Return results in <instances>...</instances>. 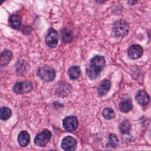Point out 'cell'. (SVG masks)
I'll return each mask as SVG.
<instances>
[{"instance_id": "8fae6325", "label": "cell", "mask_w": 151, "mask_h": 151, "mask_svg": "<svg viewBox=\"0 0 151 151\" xmlns=\"http://www.w3.org/2000/svg\"><path fill=\"white\" fill-rule=\"evenodd\" d=\"M111 87V83L109 80H104L100 84L97 91L98 94L100 97L106 95L110 90Z\"/></svg>"}, {"instance_id": "d6986e66", "label": "cell", "mask_w": 151, "mask_h": 151, "mask_svg": "<svg viewBox=\"0 0 151 151\" xmlns=\"http://www.w3.org/2000/svg\"><path fill=\"white\" fill-rule=\"evenodd\" d=\"M103 116L107 120H110L115 117V113L113 110L110 107L104 108L102 111Z\"/></svg>"}, {"instance_id": "44dd1931", "label": "cell", "mask_w": 151, "mask_h": 151, "mask_svg": "<svg viewBox=\"0 0 151 151\" xmlns=\"http://www.w3.org/2000/svg\"><path fill=\"white\" fill-rule=\"evenodd\" d=\"M86 73H87V76L91 79H95L99 75H100V73L95 71L94 70H92L91 68H90V67L87 68V70H86Z\"/></svg>"}, {"instance_id": "603a6c76", "label": "cell", "mask_w": 151, "mask_h": 151, "mask_svg": "<svg viewBox=\"0 0 151 151\" xmlns=\"http://www.w3.org/2000/svg\"><path fill=\"white\" fill-rule=\"evenodd\" d=\"M106 1H107V0H96V1L99 4H102V3Z\"/></svg>"}, {"instance_id": "7a4b0ae2", "label": "cell", "mask_w": 151, "mask_h": 151, "mask_svg": "<svg viewBox=\"0 0 151 151\" xmlns=\"http://www.w3.org/2000/svg\"><path fill=\"white\" fill-rule=\"evenodd\" d=\"M129 27L128 24L123 19L115 22L113 26V32L117 37H124L129 32Z\"/></svg>"}, {"instance_id": "ac0fdd59", "label": "cell", "mask_w": 151, "mask_h": 151, "mask_svg": "<svg viewBox=\"0 0 151 151\" xmlns=\"http://www.w3.org/2000/svg\"><path fill=\"white\" fill-rule=\"evenodd\" d=\"M130 127L131 126L130 122L128 120H125L120 123L119 126V130L122 134H127L129 132Z\"/></svg>"}, {"instance_id": "ffe728a7", "label": "cell", "mask_w": 151, "mask_h": 151, "mask_svg": "<svg viewBox=\"0 0 151 151\" xmlns=\"http://www.w3.org/2000/svg\"><path fill=\"white\" fill-rule=\"evenodd\" d=\"M118 142H119V140L117 136L114 134L111 133L109 136V142L107 144V146L116 147L118 145Z\"/></svg>"}, {"instance_id": "7402d4cb", "label": "cell", "mask_w": 151, "mask_h": 151, "mask_svg": "<svg viewBox=\"0 0 151 151\" xmlns=\"http://www.w3.org/2000/svg\"><path fill=\"white\" fill-rule=\"evenodd\" d=\"M126 1V2L130 5H133L134 4H136L137 2V0H125Z\"/></svg>"}, {"instance_id": "2e32d148", "label": "cell", "mask_w": 151, "mask_h": 151, "mask_svg": "<svg viewBox=\"0 0 151 151\" xmlns=\"http://www.w3.org/2000/svg\"><path fill=\"white\" fill-rule=\"evenodd\" d=\"M133 108L132 104L129 100H123L119 104V109L123 113L129 112Z\"/></svg>"}, {"instance_id": "7c38bea8", "label": "cell", "mask_w": 151, "mask_h": 151, "mask_svg": "<svg viewBox=\"0 0 151 151\" xmlns=\"http://www.w3.org/2000/svg\"><path fill=\"white\" fill-rule=\"evenodd\" d=\"M30 141V136L29 133L25 130L21 131L18 136V142L21 147L27 146Z\"/></svg>"}, {"instance_id": "4fadbf2b", "label": "cell", "mask_w": 151, "mask_h": 151, "mask_svg": "<svg viewBox=\"0 0 151 151\" xmlns=\"http://www.w3.org/2000/svg\"><path fill=\"white\" fill-rule=\"evenodd\" d=\"M12 57V52L10 50H4L0 54V64L2 66L6 65Z\"/></svg>"}, {"instance_id": "cb8c5ba5", "label": "cell", "mask_w": 151, "mask_h": 151, "mask_svg": "<svg viewBox=\"0 0 151 151\" xmlns=\"http://www.w3.org/2000/svg\"><path fill=\"white\" fill-rule=\"evenodd\" d=\"M4 1H5V0H0V5H1Z\"/></svg>"}, {"instance_id": "484cf974", "label": "cell", "mask_w": 151, "mask_h": 151, "mask_svg": "<svg viewBox=\"0 0 151 151\" xmlns=\"http://www.w3.org/2000/svg\"><path fill=\"white\" fill-rule=\"evenodd\" d=\"M143 151H144V150H143Z\"/></svg>"}, {"instance_id": "ba28073f", "label": "cell", "mask_w": 151, "mask_h": 151, "mask_svg": "<svg viewBox=\"0 0 151 151\" xmlns=\"http://www.w3.org/2000/svg\"><path fill=\"white\" fill-rule=\"evenodd\" d=\"M58 40L59 37L57 32L55 29L51 28L45 37V42L47 45L50 48H54L57 45Z\"/></svg>"}, {"instance_id": "8992f818", "label": "cell", "mask_w": 151, "mask_h": 151, "mask_svg": "<svg viewBox=\"0 0 151 151\" xmlns=\"http://www.w3.org/2000/svg\"><path fill=\"white\" fill-rule=\"evenodd\" d=\"M106 64V61L103 56L96 55L90 60V68L95 71L100 73L101 70L104 68Z\"/></svg>"}, {"instance_id": "277c9868", "label": "cell", "mask_w": 151, "mask_h": 151, "mask_svg": "<svg viewBox=\"0 0 151 151\" xmlns=\"http://www.w3.org/2000/svg\"><path fill=\"white\" fill-rule=\"evenodd\" d=\"M33 88V85L31 81H24L17 83L13 88L14 91L17 94L27 93L31 91Z\"/></svg>"}, {"instance_id": "6da1fadb", "label": "cell", "mask_w": 151, "mask_h": 151, "mask_svg": "<svg viewBox=\"0 0 151 151\" xmlns=\"http://www.w3.org/2000/svg\"><path fill=\"white\" fill-rule=\"evenodd\" d=\"M37 76L43 81L50 82L53 81L55 77V71L52 67L45 65L38 68Z\"/></svg>"}, {"instance_id": "52a82bcc", "label": "cell", "mask_w": 151, "mask_h": 151, "mask_svg": "<svg viewBox=\"0 0 151 151\" xmlns=\"http://www.w3.org/2000/svg\"><path fill=\"white\" fill-rule=\"evenodd\" d=\"M61 146L64 151H74L77 147V142L73 137L67 136L62 140Z\"/></svg>"}, {"instance_id": "9a60e30c", "label": "cell", "mask_w": 151, "mask_h": 151, "mask_svg": "<svg viewBox=\"0 0 151 151\" xmlns=\"http://www.w3.org/2000/svg\"><path fill=\"white\" fill-rule=\"evenodd\" d=\"M12 116L11 110L7 107H2L0 109V119L4 121L8 120Z\"/></svg>"}, {"instance_id": "30bf717a", "label": "cell", "mask_w": 151, "mask_h": 151, "mask_svg": "<svg viewBox=\"0 0 151 151\" xmlns=\"http://www.w3.org/2000/svg\"><path fill=\"white\" fill-rule=\"evenodd\" d=\"M136 100L141 106H146L150 101V97L145 90H139L136 94Z\"/></svg>"}, {"instance_id": "5bb4252c", "label": "cell", "mask_w": 151, "mask_h": 151, "mask_svg": "<svg viewBox=\"0 0 151 151\" xmlns=\"http://www.w3.org/2000/svg\"><path fill=\"white\" fill-rule=\"evenodd\" d=\"M68 74L70 78L72 80L78 79L81 74V70L80 67L77 65L70 67L68 70Z\"/></svg>"}, {"instance_id": "5b68a950", "label": "cell", "mask_w": 151, "mask_h": 151, "mask_svg": "<svg viewBox=\"0 0 151 151\" xmlns=\"http://www.w3.org/2000/svg\"><path fill=\"white\" fill-rule=\"evenodd\" d=\"M78 122L76 116H68L63 120V126L64 129L67 132L75 131L78 127Z\"/></svg>"}, {"instance_id": "d4e9b609", "label": "cell", "mask_w": 151, "mask_h": 151, "mask_svg": "<svg viewBox=\"0 0 151 151\" xmlns=\"http://www.w3.org/2000/svg\"><path fill=\"white\" fill-rule=\"evenodd\" d=\"M48 151H57V150H50Z\"/></svg>"}, {"instance_id": "9c48e42d", "label": "cell", "mask_w": 151, "mask_h": 151, "mask_svg": "<svg viewBox=\"0 0 151 151\" xmlns=\"http://www.w3.org/2000/svg\"><path fill=\"white\" fill-rule=\"evenodd\" d=\"M143 53V50L142 47L139 44H133L131 45L127 51V54L129 57L133 60L139 58Z\"/></svg>"}, {"instance_id": "3957f363", "label": "cell", "mask_w": 151, "mask_h": 151, "mask_svg": "<svg viewBox=\"0 0 151 151\" xmlns=\"http://www.w3.org/2000/svg\"><path fill=\"white\" fill-rule=\"evenodd\" d=\"M51 137V132L48 129H44L41 133L37 134L34 138V143L36 145L44 147L50 141Z\"/></svg>"}, {"instance_id": "e0dca14e", "label": "cell", "mask_w": 151, "mask_h": 151, "mask_svg": "<svg viewBox=\"0 0 151 151\" xmlns=\"http://www.w3.org/2000/svg\"><path fill=\"white\" fill-rule=\"evenodd\" d=\"M9 22L14 29H18L21 25V19L17 15H12L10 17Z\"/></svg>"}]
</instances>
